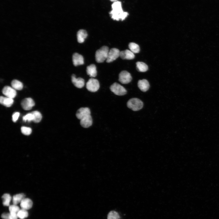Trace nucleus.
Returning <instances> with one entry per match:
<instances>
[{"instance_id":"nucleus-1","label":"nucleus","mask_w":219,"mask_h":219,"mask_svg":"<svg viewBox=\"0 0 219 219\" xmlns=\"http://www.w3.org/2000/svg\"><path fill=\"white\" fill-rule=\"evenodd\" d=\"M112 10L109 14L112 18L114 20L123 21L128 15L127 12L123 11L121 2L120 1L113 2L112 5Z\"/></svg>"},{"instance_id":"nucleus-2","label":"nucleus","mask_w":219,"mask_h":219,"mask_svg":"<svg viewBox=\"0 0 219 219\" xmlns=\"http://www.w3.org/2000/svg\"><path fill=\"white\" fill-rule=\"evenodd\" d=\"M109 50L108 47L106 46H103L98 50L95 54L96 61L100 63L106 60Z\"/></svg>"},{"instance_id":"nucleus-3","label":"nucleus","mask_w":219,"mask_h":219,"mask_svg":"<svg viewBox=\"0 0 219 219\" xmlns=\"http://www.w3.org/2000/svg\"><path fill=\"white\" fill-rule=\"evenodd\" d=\"M127 105L129 108L133 110L137 111L142 108L143 103L140 99L137 98H133L128 101Z\"/></svg>"},{"instance_id":"nucleus-4","label":"nucleus","mask_w":219,"mask_h":219,"mask_svg":"<svg viewBox=\"0 0 219 219\" xmlns=\"http://www.w3.org/2000/svg\"><path fill=\"white\" fill-rule=\"evenodd\" d=\"M111 91L118 96H123L126 94L127 91L126 89L119 84L115 82L110 86Z\"/></svg>"},{"instance_id":"nucleus-5","label":"nucleus","mask_w":219,"mask_h":219,"mask_svg":"<svg viewBox=\"0 0 219 219\" xmlns=\"http://www.w3.org/2000/svg\"><path fill=\"white\" fill-rule=\"evenodd\" d=\"M98 81L93 78L89 79L86 84V88L89 91L95 92L98 91L99 88Z\"/></svg>"},{"instance_id":"nucleus-6","label":"nucleus","mask_w":219,"mask_h":219,"mask_svg":"<svg viewBox=\"0 0 219 219\" xmlns=\"http://www.w3.org/2000/svg\"><path fill=\"white\" fill-rule=\"evenodd\" d=\"M120 51L117 48H113L110 49L108 52L106 60L107 63H110L115 60L119 56Z\"/></svg>"},{"instance_id":"nucleus-7","label":"nucleus","mask_w":219,"mask_h":219,"mask_svg":"<svg viewBox=\"0 0 219 219\" xmlns=\"http://www.w3.org/2000/svg\"><path fill=\"white\" fill-rule=\"evenodd\" d=\"M131 80L130 74L127 71H122L119 75V81L123 84H128L131 81Z\"/></svg>"},{"instance_id":"nucleus-8","label":"nucleus","mask_w":219,"mask_h":219,"mask_svg":"<svg viewBox=\"0 0 219 219\" xmlns=\"http://www.w3.org/2000/svg\"><path fill=\"white\" fill-rule=\"evenodd\" d=\"M3 94L6 97L13 99L16 95V92L15 89L11 87L5 86L2 89Z\"/></svg>"},{"instance_id":"nucleus-9","label":"nucleus","mask_w":219,"mask_h":219,"mask_svg":"<svg viewBox=\"0 0 219 219\" xmlns=\"http://www.w3.org/2000/svg\"><path fill=\"white\" fill-rule=\"evenodd\" d=\"M91 112L89 109L88 107H82L78 109L76 113V116L80 120L83 118L90 115Z\"/></svg>"},{"instance_id":"nucleus-10","label":"nucleus","mask_w":219,"mask_h":219,"mask_svg":"<svg viewBox=\"0 0 219 219\" xmlns=\"http://www.w3.org/2000/svg\"><path fill=\"white\" fill-rule=\"evenodd\" d=\"M21 105L23 109L29 110L34 106L35 103L32 99L28 98L23 99L21 102Z\"/></svg>"},{"instance_id":"nucleus-11","label":"nucleus","mask_w":219,"mask_h":219,"mask_svg":"<svg viewBox=\"0 0 219 219\" xmlns=\"http://www.w3.org/2000/svg\"><path fill=\"white\" fill-rule=\"evenodd\" d=\"M71 81L74 85L78 88H82L85 85V81L83 79L80 77L76 78L74 74L71 76Z\"/></svg>"},{"instance_id":"nucleus-12","label":"nucleus","mask_w":219,"mask_h":219,"mask_svg":"<svg viewBox=\"0 0 219 219\" xmlns=\"http://www.w3.org/2000/svg\"><path fill=\"white\" fill-rule=\"evenodd\" d=\"M72 61L75 66L83 64L84 61L83 57L78 53H75L72 56Z\"/></svg>"},{"instance_id":"nucleus-13","label":"nucleus","mask_w":219,"mask_h":219,"mask_svg":"<svg viewBox=\"0 0 219 219\" xmlns=\"http://www.w3.org/2000/svg\"><path fill=\"white\" fill-rule=\"evenodd\" d=\"M120 57L123 59L131 60L134 58L135 55L130 50H126L120 51Z\"/></svg>"},{"instance_id":"nucleus-14","label":"nucleus","mask_w":219,"mask_h":219,"mask_svg":"<svg viewBox=\"0 0 219 219\" xmlns=\"http://www.w3.org/2000/svg\"><path fill=\"white\" fill-rule=\"evenodd\" d=\"M92 120L90 115H88L80 120V123L82 126L87 128L92 124Z\"/></svg>"},{"instance_id":"nucleus-15","label":"nucleus","mask_w":219,"mask_h":219,"mask_svg":"<svg viewBox=\"0 0 219 219\" xmlns=\"http://www.w3.org/2000/svg\"><path fill=\"white\" fill-rule=\"evenodd\" d=\"M137 85L139 89L144 92H145L148 90L150 87L148 81L145 79L139 80Z\"/></svg>"},{"instance_id":"nucleus-16","label":"nucleus","mask_w":219,"mask_h":219,"mask_svg":"<svg viewBox=\"0 0 219 219\" xmlns=\"http://www.w3.org/2000/svg\"><path fill=\"white\" fill-rule=\"evenodd\" d=\"M32 201L28 198H24L20 203L21 208L26 210L30 209L32 207Z\"/></svg>"},{"instance_id":"nucleus-17","label":"nucleus","mask_w":219,"mask_h":219,"mask_svg":"<svg viewBox=\"0 0 219 219\" xmlns=\"http://www.w3.org/2000/svg\"><path fill=\"white\" fill-rule=\"evenodd\" d=\"M88 35L86 30L81 29L79 30L77 33V36L78 41L80 43H83Z\"/></svg>"},{"instance_id":"nucleus-18","label":"nucleus","mask_w":219,"mask_h":219,"mask_svg":"<svg viewBox=\"0 0 219 219\" xmlns=\"http://www.w3.org/2000/svg\"><path fill=\"white\" fill-rule=\"evenodd\" d=\"M86 72L87 75L91 77H95L97 74L96 68L94 64H91L88 66L86 68Z\"/></svg>"},{"instance_id":"nucleus-19","label":"nucleus","mask_w":219,"mask_h":219,"mask_svg":"<svg viewBox=\"0 0 219 219\" xmlns=\"http://www.w3.org/2000/svg\"><path fill=\"white\" fill-rule=\"evenodd\" d=\"M0 103L1 104L5 106L9 107L13 104V100L12 99L6 97L1 96L0 97Z\"/></svg>"},{"instance_id":"nucleus-20","label":"nucleus","mask_w":219,"mask_h":219,"mask_svg":"<svg viewBox=\"0 0 219 219\" xmlns=\"http://www.w3.org/2000/svg\"><path fill=\"white\" fill-rule=\"evenodd\" d=\"M25 195L23 193L16 194L12 197V203L13 204L17 205L20 203L22 200L25 198Z\"/></svg>"},{"instance_id":"nucleus-21","label":"nucleus","mask_w":219,"mask_h":219,"mask_svg":"<svg viewBox=\"0 0 219 219\" xmlns=\"http://www.w3.org/2000/svg\"><path fill=\"white\" fill-rule=\"evenodd\" d=\"M136 64L137 70L140 72H144L148 70V65L143 62L138 61Z\"/></svg>"},{"instance_id":"nucleus-22","label":"nucleus","mask_w":219,"mask_h":219,"mask_svg":"<svg viewBox=\"0 0 219 219\" xmlns=\"http://www.w3.org/2000/svg\"><path fill=\"white\" fill-rule=\"evenodd\" d=\"M11 86L15 90H21L22 89L23 87L22 83L20 81L14 80L11 82Z\"/></svg>"},{"instance_id":"nucleus-23","label":"nucleus","mask_w":219,"mask_h":219,"mask_svg":"<svg viewBox=\"0 0 219 219\" xmlns=\"http://www.w3.org/2000/svg\"><path fill=\"white\" fill-rule=\"evenodd\" d=\"M3 199V205L5 206H9L10 203L12 198L10 195L8 193H5L2 196Z\"/></svg>"},{"instance_id":"nucleus-24","label":"nucleus","mask_w":219,"mask_h":219,"mask_svg":"<svg viewBox=\"0 0 219 219\" xmlns=\"http://www.w3.org/2000/svg\"><path fill=\"white\" fill-rule=\"evenodd\" d=\"M129 47L134 53H137L139 52L140 49L139 46L134 43H130L129 44Z\"/></svg>"},{"instance_id":"nucleus-25","label":"nucleus","mask_w":219,"mask_h":219,"mask_svg":"<svg viewBox=\"0 0 219 219\" xmlns=\"http://www.w3.org/2000/svg\"><path fill=\"white\" fill-rule=\"evenodd\" d=\"M34 116V119L33 121L36 123L39 122L42 119V115L39 111H35L31 112Z\"/></svg>"},{"instance_id":"nucleus-26","label":"nucleus","mask_w":219,"mask_h":219,"mask_svg":"<svg viewBox=\"0 0 219 219\" xmlns=\"http://www.w3.org/2000/svg\"><path fill=\"white\" fill-rule=\"evenodd\" d=\"M28 213L26 210L21 209L17 214L18 217L20 219H24L28 217Z\"/></svg>"},{"instance_id":"nucleus-27","label":"nucleus","mask_w":219,"mask_h":219,"mask_svg":"<svg viewBox=\"0 0 219 219\" xmlns=\"http://www.w3.org/2000/svg\"><path fill=\"white\" fill-rule=\"evenodd\" d=\"M20 210L19 207L16 205L13 204L9 206L10 213L14 215H17V214Z\"/></svg>"},{"instance_id":"nucleus-28","label":"nucleus","mask_w":219,"mask_h":219,"mask_svg":"<svg viewBox=\"0 0 219 219\" xmlns=\"http://www.w3.org/2000/svg\"><path fill=\"white\" fill-rule=\"evenodd\" d=\"M119 214L115 211L109 212L107 215V219H120Z\"/></svg>"},{"instance_id":"nucleus-29","label":"nucleus","mask_w":219,"mask_h":219,"mask_svg":"<svg viewBox=\"0 0 219 219\" xmlns=\"http://www.w3.org/2000/svg\"><path fill=\"white\" fill-rule=\"evenodd\" d=\"M3 219H17V215H14L9 213H3L1 215Z\"/></svg>"},{"instance_id":"nucleus-30","label":"nucleus","mask_w":219,"mask_h":219,"mask_svg":"<svg viewBox=\"0 0 219 219\" xmlns=\"http://www.w3.org/2000/svg\"><path fill=\"white\" fill-rule=\"evenodd\" d=\"M21 132L24 135H29L32 132L31 129L29 127L23 126L21 129Z\"/></svg>"},{"instance_id":"nucleus-31","label":"nucleus","mask_w":219,"mask_h":219,"mask_svg":"<svg viewBox=\"0 0 219 219\" xmlns=\"http://www.w3.org/2000/svg\"><path fill=\"white\" fill-rule=\"evenodd\" d=\"M23 120L25 121H27L29 122L33 121L34 119V116L31 113H29L24 116L23 118Z\"/></svg>"},{"instance_id":"nucleus-32","label":"nucleus","mask_w":219,"mask_h":219,"mask_svg":"<svg viewBox=\"0 0 219 219\" xmlns=\"http://www.w3.org/2000/svg\"><path fill=\"white\" fill-rule=\"evenodd\" d=\"M19 116V113L16 112L14 113L12 115V120L13 122H16Z\"/></svg>"},{"instance_id":"nucleus-33","label":"nucleus","mask_w":219,"mask_h":219,"mask_svg":"<svg viewBox=\"0 0 219 219\" xmlns=\"http://www.w3.org/2000/svg\"><path fill=\"white\" fill-rule=\"evenodd\" d=\"M111 2H115L117 1V0H110Z\"/></svg>"}]
</instances>
